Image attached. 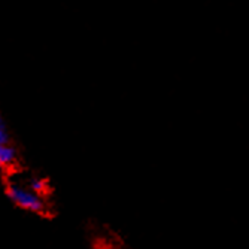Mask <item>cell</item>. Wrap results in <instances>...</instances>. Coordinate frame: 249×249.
<instances>
[{"instance_id":"4","label":"cell","mask_w":249,"mask_h":249,"mask_svg":"<svg viewBox=\"0 0 249 249\" xmlns=\"http://www.w3.org/2000/svg\"><path fill=\"white\" fill-rule=\"evenodd\" d=\"M9 131H8V127L2 118V115H0V145H8L9 143Z\"/></svg>"},{"instance_id":"1","label":"cell","mask_w":249,"mask_h":249,"mask_svg":"<svg viewBox=\"0 0 249 249\" xmlns=\"http://www.w3.org/2000/svg\"><path fill=\"white\" fill-rule=\"evenodd\" d=\"M6 196L15 206L33 212V213H45L47 205H45L43 197L35 194L32 190L24 188L18 184H8L6 185Z\"/></svg>"},{"instance_id":"2","label":"cell","mask_w":249,"mask_h":249,"mask_svg":"<svg viewBox=\"0 0 249 249\" xmlns=\"http://www.w3.org/2000/svg\"><path fill=\"white\" fill-rule=\"evenodd\" d=\"M17 163V151L12 145H0V167L8 169Z\"/></svg>"},{"instance_id":"3","label":"cell","mask_w":249,"mask_h":249,"mask_svg":"<svg viewBox=\"0 0 249 249\" xmlns=\"http://www.w3.org/2000/svg\"><path fill=\"white\" fill-rule=\"evenodd\" d=\"M35 194L43 197V196H47L50 193V185L47 182V179H42V178H35L32 179V182H30V188Z\"/></svg>"}]
</instances>
